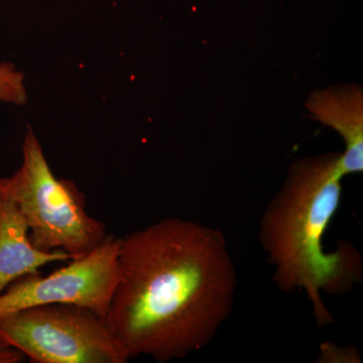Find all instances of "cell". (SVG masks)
Listing matches in <instances>:
<instances>
[{
	"label": "cell",
	"instance_id": "cell-1",
	"mask_svg": "<svg viewBox=\"0 0 363 363\" xmlns=\"http://www.w3.org/2000/svg\"><path fill=\"white\" fill-rule=\"evenodd\" d=\"M238 278L223 233L171 217L121 238L107 323L128 359H183L233 313Z\"/></svg>",
	"mask_w": 363,
	"mask_h": 363
},
{
	"label": "cell",
	"instance_id": "cell-2",
	"mask_svg": "<svg viewBox=\"0 0 363 363\" xmlns=\"http://www.w3.org/2000/svg\"><path fill=\"white\" fill-rule=\"evenodd\" d=\"M344 177L341 152L297 160L259 222V242L274 267L272 281L281 292L304 291L319 327L333 322L322 294L346 295L362 279V257L351 243L341 241L333 252L324 250Z\"/></svg>",
	"mask_w": 363,
	"mask_h": 363
},
{
	"label": "cell",
	"instance_id": "cell-3",
	"mask_svg": "<svg viewBox=\"0 0 363 363\" xmlns=\"http://www.w3.org/2000/svg\"><path fill=\"white\" fill-rule=\"evenodd\" d=\"M0 194L16 203L39 250H62L76 259L109 234L104 222L88 214L75 182L54 175L30 126L23 138V162L13 176L0 178Z\"/></svg>",
	"mask_w": 363,
	"mask_h": 363
},
{
	"label": "cell",
	"instance_id": "cell-4",
	"mask_svg": "<svg viewBox=\"0 0 363 363\" xmlns=\"http://www.w3.org/2000/svg\"><path fill=\"white\" fill-rule=\"evenodd\" d=\"M0 340L33 363L130 362L105 318L87 308L42 305L0 319Z\"/></svg>",
	"mask_w": 363,
	"mask_h": 363
},
{
	"label": "cell",
	"instance_id": "cell-5",
	"mask_svg": "<svg viewBox=\"0 0 363 363\" xmlns=\"http://www.w3.org/2000/svg\"><path fill=\"white\" fill-rule=\"evenodd\" d=\"M121 238L108 234L101 245L49 276L23 277L0 294V319L26 308L73 305L106 317L117 281Z\"/></svg>",
	"mask_w": 363,
	"mask_h": 363
},
{
	"label": "cell",
	"instance_id": "cell-6",
	"mask_svg": "<svg viewBox=\"0 0 363 363\" xmlns=\"http://www.w3.org/2000/svg\"><path fill=\"white\" fill-rule=\"evenodd\" d=\"M305 107L313 119L329 126L341 136L344 176L363 172V92L354 84H340L314 91Z\"/></svg>",
	"mask_w": 363,
	"mask_h": 363
},
{
	"label": "cell",
	"instance_id": "cell-7",
	"mask_svg": "<svg viewBox=\"0 0 363 363\" xmlns=\"http://www.w3.org/2000/svg\"><path fill=\"white\" fill-rule=\"evenodd\" d=\"M73 259L62 250H39L30 227L13 200L0 194V294L23 277L38 274L42 267Z\"/></svg>",
	"mask_w": 363,
	"mask_h": 363
},
{
	"label": "cell",
	"instance_id": "cell-8",
	"mask_svg": "<svg viewBox=\"0 0 363 363\" xmlns=\"http://www.w3.org/2000/svg\"><path fill=\"white\" fill-rule=\"evenodd\" d=\"M28 101L25 75L13 64L0 63V102L23 105Z\"/></svg>",
	"mask_w": 363,
	"mask_h": 363
},
{
	"label": "cell",
	"instance_id": "cell-9",
	"mask_svg": "<svg viewBox=\"0 0 363 363\" xmlns=\"http://www.w3.org/2000/svg\"><path fill=\"white\" fill-rule=\"evenodd\" d=\"M320 362H360L359 354L352 347H339L335 344L325 343L321 345Z\"/></svg>",
	"mask_w": 363,
	"mask_h": 363
},
{
	"label": "cell",
	"instance_id": "cell-10",
	"mask_svg": "<svg viewBox=\"0 0 363 363\" xmlns=\"http://www.w3.org/2000/svg\"><path fill=\"white\" fill-rule=\"evenodd\" d=\"M25 359L23 353L0 340V363H20Z\"/></svg>",
	"mask_w": 363,
	"mask_h": 363
}]
</instances>
